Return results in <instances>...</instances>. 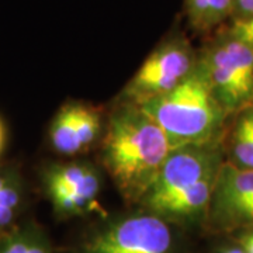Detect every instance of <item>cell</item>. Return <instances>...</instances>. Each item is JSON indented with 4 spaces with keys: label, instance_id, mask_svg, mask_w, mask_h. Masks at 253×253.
Returning a JSON list of instances; mask_svg holds the SVG:
<instances>
[{
    "label": "cell",
    "instance_id": "cell-1",
    "mask_svg": "<svg viewBox=\"0 0 253 253\" xmlns=\"http://www.w3.org/2000/svg\"><path fill=\"white\" fill-rule=\"evenodd\" d=\"M170 151L161 126L144 110L118 103L101 136L100 162L123 199L139 203Z\"/></svg>",
    "mask_w": 253,
    "mask_h": 253
},
{
    "label": "cell",
    "instance_id": "cell-2",
    "mask_svg": "<svg viewBox=\"0 0 253 253\" xmlns=\"http://www.w3.org/2000/svg\"><path fill=\"white\" fill-rule=\"evenodd\" d=\"M222 163L221 145L174 148L139 204L168 222L200 221L207 217Z\"/></svg>",
    "mask_w": 253,
    "mask_h": 253
},
{
    "label": "cell",
    "instance_id": "cell-3",
    "mask_svg": "<svg viewBox=\"0 0 253 253\" xmlns=\"http://www.w3.org/2000/svg\"><path fill=\"white\" fill-rule=\"evenodd\" d=\"M139 107L161 126L172 149L221 145L228 116L212 96L197 62L179 86Z\"/></svg>",
    "mask_w": 253,
    "mask_h": 253
},
{
    "label": "cell",
    "instance_id": "cell-4",
    "mask_svg": "<svg viewBox=\"0 0 253 253\" xmlns=\"http://www.w3.org/2000/svg\"><path fill=\"white\" fill-rule=\"evenodd\" d=\"M212 96L226 116L253 106V49L231 34L197 55Z\"/></svg>",
    "mask_w": 253,
    "mask_h": 253
},
{
    "label": "cell",
    "instance_id": "cell-5",
    "mask_svg": "<svg viewBox=\"0 0 253 253\" xmlns=\"http://www.w3.org/2000/svg\"><path fill=\"white\" fill-rule=\"evenodd\" d=\"M197 62V55L181 37L156 46L126 84L118 103L142 106L179 86Z\"/></svg>",
    "mask_w": 253,
    "mask_h": 253
},
{
    "label": "cell",
    "instance_id": "cell-6",
    "mask_svg": "<svg viewBox=\"0 0 253 253\" xmlns=\"http://www.w3.org/2000/svg\"><path fill=\"white\" fill-rule=\"evenodd\" d=\"M42 186L55 212L61 217L100 211L101 177L91 163H52L42 172Z\"/></svg>",
    "mask_w": 253,
    "mask_h": 253
},
{
    "label": "cell",
    "instance_id": "cell-7",
    "mask_svg": "<svg viewBox=\"0 0 253 253\" xmlns=\"http://www.w3.org/2000/svg\"><path fill=\"white\" fill-rule=\"evenodd\" d=\"M173 235L168 221L155 214L118 219L91 236L86 253H172Z\"/></svg>",
    "mask_w": 253,
    "mask_h": 253
},
{
    "label": "cell",
    "instance_id": "cell-8",
    "mask_svg": "<svg viewBox=\"0 0 253 253\" xmlns=\"http://www.w3.org/2000/svg\"><path fill=\"white\" fill-rule=\"evenodd\" d=\"M207 217L219 229L253 225V170L222 163Z\"/></svg>",
    "mask_w": 253,
    "mask_h": 253
},
{
    "label": "cell",
    "instance_id": "cell-9",
    "mask_svg": "<svg viewBox=\"0 0 253 253\" xmlns=\"http://www.w3.org/2000/svg\"><path fill=\"white\" fill-rule=\"evenodd\" d=\"M103 116L97 107L69 101L52 118L48 136L55 152L75 156L89 151L103 136Z\"/></svg>",
    "mask_w": 253,
    "mask_h": 253
},
{
    "label": "cell",
    "instance_id": "cell-10",
    "mask_svg": "<svg viewBox=\"0 0 253 253\" xmlns=\"http://www.w3.org/2000/svg\"><path fill=\"white\" fill-rule=\"evenodd\" d=\"M24 201V181L17 168H0V235L17 225Z\"/></svg>",
    "mask_w": 253,
    "mask_h": 253
},
{
    "label": "cell",
    "instance_id": "cell-11",
    "mask_svg": "<svg viewBox=\"0 0 253 253\" xmlns=\"http://www.w3.org/2000/svg\"><path fill=\"white\" fill-rule=\"evenodd\" d=\"M229 163L253 170V106L236 114L229 138Z\"/></svg>",
    "mask_w": 253,
    "mask_h": 253
},
{
    "label": "cell",
    "instance_id": "cell-12",
    "mask_svg": "<svg viewBox=\"0 0 253 253\" xmlns=\"http://www.w3.org/2000/svg\"><path fill=\"white\" fill-rule=\"evenodd\" d=\"M190 24L196 31H208L225 20L234 9V0H184Z\"/></svg>",
    "mask_w": 253,
    "mask_h": 253
},
{
    "label": "cell",
    "instance_id": "cell-13",
    "mask_svg": "<svg viewBox=\"0 0 253 253\" xmlns=\"http://www.w3.org/2000/svg\"><path fill=\"white\" fill-rule=\"evenodd\" d=\"M0 253H51V249L36 226L16 225L0 235Z\"/></svg>",
    "mask_w": 253,
    "mask_h": 253
},
{
    "label": "cell",
    "instance_id": "cell-14",
    "mask_svg": "<svg viewBox=\"0 0 253 253\" xmlns=\"http://www.w3.org/2000/svg\"><path fill=\"white\" fill-rule=\"evenodd\" d=\"M229 34L248 44L253 49V17L246 20H236Z\"/></svg>",
    "mask_w": 253,
    "mask_h": 253
},
{
    "label": "cell",
    "instance_id": "cell-15",
    "mask_svg": "<svg viewBox=\"0 0 253 253\" xmlns=\"http://www.w3.org/2000/svg\"><path fill=\"white\" fill-rule=\"evenodd\" d=\"M232 13L236 14V20L253 17V0H234Z\"/></svg>",
    "mask_w": 253,
    "mask_h": 253
},
{
    "label": "cell",
    "instance_id": "cell-16",
    "mask_svg": "<svg viewBox=\"0 0 253 253\" xmlns=\"http://www.w3.org/2000/svg\"><path fill=\"white\" fill-rule=\"evenodd\" d=\"M6 144H7V129H6L3 120L0 118V156L6 149Z\"/></svg>",
    "mask_w": 253,
    "mask_h": 253
},
{
    "label": "cell",
    "instance_id": "cell-17",
    "mask_svg": "<svg viewBox=\"0 0 253 253\" xmlns=\"http://www.w3.org/2000/svg\"><path fill=\"white\" fill-rule=\"evenodd\" d=\"M221 253H244V249L242 248H231V249L222 251Z\"/></svg>",
    "mask_w": 253,
    "mask_h": 253
},
{
    "label": "cell",
    "instance_id": "cell-18",
    "mask_svg": "<svg viewBox=\"0 0 253 253\" xmlns=\"http://www.w3.org/2000/svg\"><path fill=\"white\" fill-rule=\"evenodd\" d=\"M244 253H246V252H245V251H244Z\"/></svg>",
    "mask_w": 253,
    "mask_h": 253
}]
</instances>
